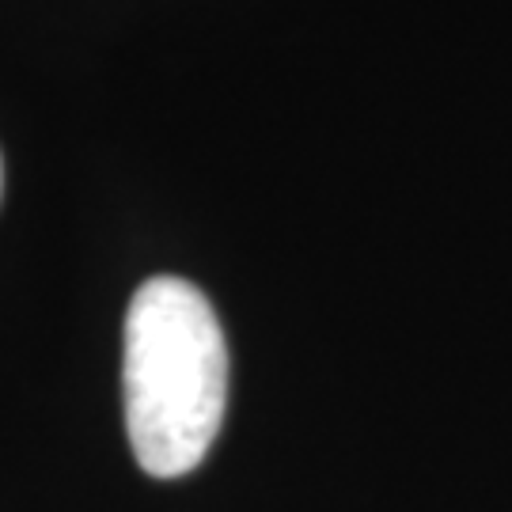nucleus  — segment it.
I'll return each instance as SVG.
<instances>
[{
  "instance_id": "2",
  "label": "nucleus",
  "mask_w": 512,
  "mask_h": 512,
  "mask_svg": "<svg viewBox=\"0 0 512 512\" xmlns=\"http://www.w3.org/2000/svg\"><path fill=\"white\" fill-rule=\"evenodd\" d=\"M0 186H4V164H0Z\"/></svg>"
},
{
  "instance_id": "1",
  "label": "nucleus",
  "mask_w": 512,
  "mask_h": 512,
  "mask_svg": "<svg viewBox=\"0 0 512 512\" xmlns=\"http://www.w3.org/2000/svg\"><path fill=\"white\" fill-rule=\"evenodd\" d=\"M126 429L156 478L205 459L228 403V346L213 304L183 277H152L126 311Z\"/></svg>"
}]
</instances>
